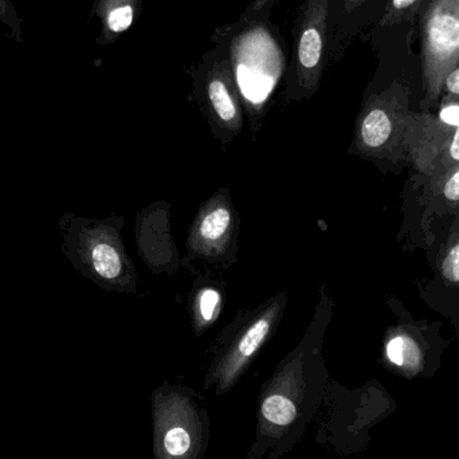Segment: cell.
I'll use <instances>...</instances> for the list:
<instances>
[{
    "instance_id": "1",
    "label": "cell",
    "mask_w": 459,
    "mask_h": 459,
    "mask_svg": "<svg viewBox=\"0 0 459 459\" xmlns=\"http://www.w3.org/2000/svg\"><path fill=\"white\" fill-rule=\"evenodd\" d=\"M331 0H301L294 16L288 91L294 99L317 91L329 62Z\"/></svg>"
},
{
    "instance_id": "2",
    "label": "cell",
    "mask_w": 459,
    "mask_h": 459,
    "mask_svg": "<svg viewBox=\"0 0 459 459\" xmlns=\"http://www.w3.org/2000/svg\"><path fill=\"white\" fill-rule=\"evenodd\" d=\"M459 64V0H431L422 21L425 105L444 93L446 75Z\"/></svg>"
},
{
    "instance_id": "3",
    "label": "cell",
    "mask_w": 459,
    "mask_h": 459,
    "mask_svg": "<svg viewBox=\"0 0 459 459\" xmlns=\"http://www.w3.org/2000/svg\"><path fill=\"white\" fill-rule=\"evenodd\" d=\"M409 104L410 91L402 82L391 83L367 100L359 120V143L364 152L394 163L406 160L404 128Z\"/></svg>"
},
{
    "instance_id": "4",
    "label": "cell",
    "mask_w": 459,
    "mask_h": 459,
    "mask_svg": "<svg viewBox=\"0 0 459 459\" xmlns=\"http://www.w3.org/2000/svg\"><path fill=\"white\" fill-rule=\"evenodd\" d=\"M404 152L406 160L428 183L441 179L459 169V126L447 128L431 113L409 112Z\"/></svg>"
},
{
    "instance_id": "5",
    "label": "cell",
    "mask_w": 459,
    "mask_h": 459,
    "mask_svg": "<svg viewBox=\"0 0 459 459\" xmlns=\"http://www.w3.org/2000/svg\"><path fill=\"white\" fill-rule=\"evenodd\" d=\"M215 46L191 69L194 85L212 115L223 126L237 128L242 120L234 67L228 42L218 32L212 35Z\"/></svg>"
},
{
    "instance_id": "6",
    "label": "cell",
    "mask_w": 459,
    "mask_h": 459,
    "mask_svg": "<svg viewBox=\"0 0 459 459\" xmlns=\"http://www.w3.org/2000/svg\"><path fill=\"white\" fill-rule=\"evenodd\" d=\"M144 0H96L91 7V18L100 22L96 42L112 45L121 35L132 29L143 10Z\"/></svg>"
},
{
    "instance_id": "7",
    "label": "cell",
    "mask_w": 459,
    "mask_h": 459,
    "mask_svg": "<svg viewBox=\"0 0 459 459\" xmlns=\"http://www.w3.org/2000/svg\"><path fill=\"white\" fill-rule=\"evenodd\" d=\"M275 315H277V309L272 307V309L255 318L243 332L242 336L234 345V350L230 352L229 358L226 359L225 364H223V379L228 385L235 379L238 372L262 347L264 340L269 336Z\"/></svg>"
},
{
    "instance_id": "8",
    "label": "cell",
    "mask_w": 459,
    "mask_h": 459,
    "mask_svg": "<svg viewBox=\"0 0 459 459\" xmlns=\"http://www.w3.org/2000/svg\"><path fill=\"white\" fill-rule=\"evenodd\" d=\"M369 0H331L329 4V61L336 64L353 34L359 13Z\"/></svg>"
},
{
    "instance_id": "9",
    "label": "cell",
    "mask_w": 459,
    "mask_h": 459,
    "mask_svg": "<svg viewBox=\"0 0 459 459\" xmlns=\"http://www.w3.org/2000/svg\"><path fill=\"white\" fill-rule=\"evenodd\" d=\"M385 358L391 366L406 377H414L423 368V350L418 340L409 332L396 331L388 337Z\"/></svg>"
},
{
    "instance_id": "10",
    "label": "cell",
    "mask_w": 459,
    "mask_h": 459,
    "mask_svg": "<svg viewBox=\"0 0 459 459\" xmlns=\"http://www.w3.org/2000/svg\"><path fill=\"white\" fill-rule=\"evenodd\" d=\"M231 212L225 206H217L207 212L198 226L199 240L204 246L218 245L229 234Z\"/></svg>"
},
{
    "instance_id": "11",
    "label": "cell",
    "mask_w": 459,
    "mask_h": 459,
    "mask_svg": "<svg viewBox=\"0 0 459 459\" xmlns=\"http://www.w3.org/2000/svg\"><path fill=\"white\" fill-rule=\"evenodd\" d=\"M91 261L94 272L104 280H116L123 270L120 253L108 242H97L91 246Z\"/></svg>"
},
{
    "instance_id": "12",
    "label": "cell",
    "mask_w": 459,
    "mask_h": 459,
    "mask_svg": "<svg viewBox=\"0 0 459 459\" xmlns=\"http://www.w3.org/2000/svg\"><path fill=\"white\" fill-rule=\"evenodd\" d=\"M262 414L273 425L288 426L296 420V407L285 396L272 395L262 403Z\"/></svg>"
},
{
    "instance_id": "13",
    "label": "cell",
    "mask_w": 459,
    "mask_h": 459,
    "mask_svg": "<svg viewBox=\"0 0 459 459\" xmlns=\"http://www.w3.org/2000/svg\"><path fill=\"white\" fill-rule=\"evenodd\" d=\"M431 196L450 209H459V169H453L441 179L428 183Z\"/></svg>"
},
{
    "instance_id": "14",
    "label": "cell",
    "mask_w": 459,
    "mask_h": 459,
    "mask_svg": "<svg viewBox=\"0 0 459 459\" xmlns=\"http://www.w3.org/2000/svg\"><path fill=\"white\" fill-rule=\"evenodd\" d=\"M163 449L167 457L185 458L193 447V437L183 425H171L163 433Z\"/></svg>"
},
{
    "instance_id": "15",
    "label": "cell",
    "mask_w": 459,
    "mask_h": 459,
    "mask_svg": "<svg viewBox=\"0 0 459 459\" xmlns=\"http://www.w3.org/2000/svg\"><path fill=\"white\" fill-rule=\"evenodd\" d=\"M425 2L426 0H390L377 24L379 27H393L410 21Z\"/></svg>"
},
{
    "instance_id": "16",
    "label": "cell",
    "mask_w": 459,
    "mask_h": 459,
    "mask_svg": "<svg viewBox=\"0 0 459 459\" xmlns=\"http://www.w3.org/2000/svg\"><path fill=\"white\" fill-rule=\"evenodd\" d=\"M439 272L445 282L459 286V232L449 239L439 261Z\"/></svg>"
},
{
    "instance_id": "17",
    "label": "cell",
    "mask_w": 459,
    "mask_h": 459,
    "mask_svg": "<svg viewBox=\"0 0 459 459\" xmlns=\"http://www.w3.org/2000/svg\"><path fill=\"white\" fill-rule=\"evenodd\" d=\"M0 23L10 30V37L15 42L23 43V19L19 15L13 0H0Z\"/></svg>"
},
{
    "instance_id": "18",
    "label": "cell",
    "mask_w": 459,
    "mask_h": 459,
    "mask_svg": "<svg viewBox=\"0 0 459 459\" xmlns=\"http://www.w3.org/2000/svg\"><path fill=\"white\" fill-rule=\"evenodd\" d=\"M196 310L199 318L204 324L212 323L217 318L221 309V294L214 289H204L196 299Z\"/></svg>"
},
{
    "instance_id": "19",
    "label": "cell",
    "mask_w": 459,
    "mask_h": 459,
    "mask_svg": "<svg viewBox=\"0 0 459 459\" xmlns=\"http://www.w3.org/2000/svg\"><path fill=\"white\" fill-rule=\"evenodd\" d=\"M444 91L446 99H459V64L445 78Z\"/></svg>"
},
{
    "instance_id": "20",
    "label": "cell",
    "mask_w": 459,
    "mask_h": 459,
    "mask_svg": "<svg viewBox=\"0 0 459 459\" xmlns=\"http://www.w3.org/2000/svg\"><path fill=\"white\" fill-rule=\"evenodd\" d=\"M42 2H51V0H42Z\"/></svg>"
}]
</instances>
